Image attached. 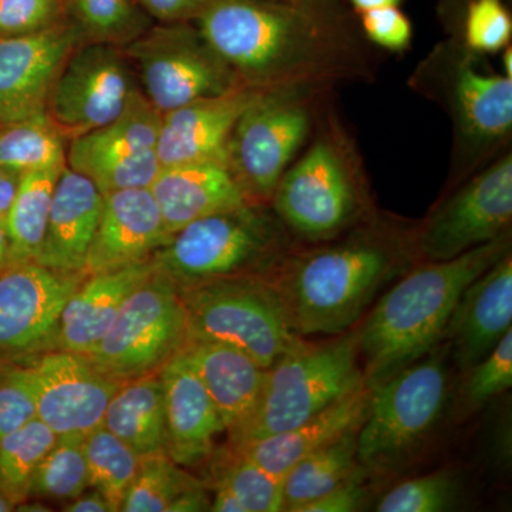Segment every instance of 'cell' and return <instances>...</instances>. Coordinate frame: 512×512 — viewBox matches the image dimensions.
<instances>
[{
    "mask_svg": "<svg viewBox=\"0 0 512 512\" xmlns=\"http://www.w3.org/2000/svg\"><path fill=\"white\" fill-rule=\"evenodd\" d=\"M194 23L251 89L325 90L373 76L369 53L340 3L210 0Z\"/></svg>",
    "mask_w": 512,
    "mask_h": 512,
    "instance_id": "1",
    "label": "cell"
},
{
    "mask_svg": "<svg viewBox=\"0 0 512 512\" xmlns=\"http://www.w3.org/2000/svg\"><path fill=\"white\" fill-rule=\"evenodd\" d=\"M412 256L414 231L370 215L325 245L293 249L275 285L293 332L302 339L346 332Z\"/></svg>",
    "mask_w": 512,
    "mask_h": 512,
    "instance_id": "2",
    "label": "cell"
},
{
    "mask_svg": "<svg viewBox=\"0 0 512 512\" xmlns=\"http://www.w3.org/2000/svg\"><path fill=\"white\" fill-rule=\"evenodd\" d=\"M511 252V231L448 261H421L384 293L359 330L367 386L429 355L464 289Z\"/></svg>",
    "mask_w": 512,
    "mask_h": 512,
    "instance_id": "3",
    "label": "cell"
},
{
    "mask_svg": "<svg viewBox=\"0 0 512 512\" xmlns=\"http://www.w3.org/2000/svg\"><path fill=\"white\" fill-rule=\"evenodd\" d=\"M409 86L436 101L453 124L451 188L505 153L512 136V79L460 37L439 43L414 70Z\"/></svg>",
    "mask_w": 512,
    "mask_h": 512,
    "instance_id": "4",
    "label": "cell"
},
{
    "mask_svg": "<svg viewBox=\"0 0 512 512\" xmlns=\"http://www.w3.org/2000/svg\"><path fill=\"white\" fill-rule=\"evenodd\" d=\"M271 205L293 237L315 244L369 217L362 164L342 128L323 121L311 146L282 175Z\"/></svg>",
    "mask_w": 512,
    "mask_h": 512,
    "instance_id": "5",
    "label": "cell"
},
{
    "mask_svg": "<svg viewBox=\"0 0 512 512\" xmlns=\"http://www.w3.org/2000/svg\"><path fill=\"white\" fill-rule=\"evenodd\" d=\"M295 237L278 215L248 202L188 224L171 235L156 258L170 279L198 285L248 269L276 268L295 249Z\"/></svg>",
    "mask_w": 512,
    "mask_h": 512,
    "instance_id": "6",
    "label": "cell"
},
{
    "mask_svg": "<svg viewBox=\"0 0 512 512\" xmlns=\"http://www.w3.org/2000/svg\"><path fill=\"white\" fill-rule=\"evenodd\" d=\"M359 332L326 345L289 353L266 369L254 412L232 434V444L301 426L333 403L365 386L359 366Z\"/></svg>",
    "mask_w": 512,
    "mask_h": 512,
    "instance_id": "7",
    "label": "cell"
},
{
    "mask_svg": "<svg viewBox=\"0 0 512 512\" xmlns=\"http://www.w3.org/2000/svg\"><path fill=\"white\" fill-rule=\"evenodd\" d=\"M370 387L365 419L357 430V461L369 471H389L414 456L437 426L448 399L444 357L431 352Z\"/></svg>",
    "mask_w": 512,
    "mask_h": 512,
    "instance_id": "8",
    "label": "cell"
},
{
    "mask_svg": "<svg viewBox=\"0 0 512 512\" xmlns=\"http://www.w3.org/2000/svg\"><path fill=\"white\" fill-rule=\"evenodd\" d=\"M192 286L183 298L187 338L241 350L264 369L305 348L275 286L229 278Z\"/></svg>",
    "mask_w": 512,
    "mask_h": 512,
    "instance_id": "9",
    "label": "cell"
},
{
    "mask_svg": "<svg viewBox=\"0 0 512 512\" xmlns=\"http://www.w3.org/2000/svg\"><path fill=\"white\" fill-rule=\"evenodd\" d=\"M323 90H258L232 128L229 173L255 204L271 202L276 185L313 128V96Z\"/></svg>",
    "mask_w": 512,
    "mask_h": 512,
    "instance_id": "10",
    "label": "cell"
},
{
    "mask_svg": "<svg viewBox=\"0 0 512 512\" xmlns=\"http://www.w3.org/2000/svg\"><path fill=\"white\" fill-rule=\"evenodd\" d=\"M143 94L161 114L242 87L194 22L160 23L123 47Z\"/></svg>",
    "mask_w": 512,
    "mask_h": 512,
    "instance_id": "11",
    "label": "cell"
},
{
    "mask_svg": "<svg viewBox=\"0 0 512 512\" xmlns=\"http://www.w3.org/2000/svg\"><path fill=\"white\" fill-rule=\"evenodd\" d=\"M187 339V312L173 281L157 272L121 306L96 348L87 355L101 372L137 379L164 366Z\"/></svg>",
    "mask_w": 512,
    "mask_h": 512,
    "instance_id": "12",
    "label": "cell"
},
{
    "mask_svg": "<svg viewBox=\"0 0 512 512\" xmlns=\"http://www.w3.org/2000/svg\"><path fill=\"white\" fill-rule=\"evenodd\" d=\"M512 153L505 151L451 188L414 231L420 261H448L511 231Z\"/></svg>",
    "mask_w": 512,
    "mask_h": 512,
    "instance_id": "13",
    "label": "cell"
},
{
    "mask_svg": "<svg viewBox=\"0 0 512 512\" xmlns=\"http://www.w3.org/2000/svg\"><path fill=\"white\" fill-rule=\"evenodd\" d=\"M134 90L123 47L82 42L57 74L46 114L64 140L72 141L116 119Z\"/></svg>",
    "mask_w": 512,
    "mask_h": 512,
    "instance_id": "14",
    "label": "cell"
},
{
    "mask_svg": "<svg viewBox=\"0 0 512 512\" xmlns=\"http://www.w3.org/2000/svg\"><path fill=\"white\" fill-rule=\"evenodd\" d=\"M18 370L37 419L59 439H84L103 426L111 396L123 383L101 372L89 357L60 349Z\"/></svg>",
    "mask_w": 512,
    "mask_h": 512,
    "instance_id": "15",
    "label": "cell"
},
{
    "mask_svg": "<svg viewBox=\"0 0 512 512\" xmlns=\"http://www.w3.org/2000/svg\"><path fill=\"white\" fill-rule=\"evenodd\" d=\"M82 42L70 20L30 35L0 37V126L46 113L57 74Z\"/></svg>",
    "mask_w": 512,
    "mask_h": 512,
    "instance_id": "16",
    "label": "cell"
},
{
    "mask_svg": "<svg viewBox=\"0 0 512 512\" xmlns=\"http://www.w3.org/2000/svg\"><path fill=\"white\" fill-rule=\"evenodd\" d=\"M80 275L53 271L37 262L10 264L0 271V355L45 345L56 333Z\"/></svg>",
    "mask_w": 512,
    "mask_h": 512,
    "instance_id": "17",
    "label": "cell"
},
{
    "mask_svg": "<svg viewBox=\"0 0 512 512\" xmlns=\"http://www.w3.org/2000/svg\"><path fill=\"white\" fill-rule=\"evenodd\" d=\"M170 238L150 188L109 192L103 195L84 274H100L146 261Z\"/></svg>",
    "mask_w": 512,
    "mask_h": 512,
    "instance_id": "18",
    "label": "cell"
},
{
    "mask_svg": "<svg viewBox=\"0 0 512 512\" xmlns=\"http://www.w3.org/2000/svg\"><path fill=\"white\" fill-rule=\"evenodd\" d=\"M256 93L258 90L242 86L222 96L192 101L164 113L157 140L161 167L194 163L227 165L232 128Z\"/></svg>",
    "mask_w": 512,
    "mask_h": 512,
    "instance_id": "19",
    "label": "cell"
},
{
    "mask_svg": "<svg viewBox=\"0 0 512 512\" xmlns=\"http://www.w3.org/2000/svg\"><path fill=\"white\" fill-rule=\"evenodd\" d=\"M512 255L507 254L464 289L448 322L457 365L467 372L512 329Z\"/></svg>",
    "mask_w": 512,
    "mask_h": 512,
    "instance_id": "20",
    "label": "cell"
},
{
    "mask_svg": "<svg viewBox=\"0 0 512 512\" xmlns=\"http://www.w3.org/2000/svg\"><path fill=\"white\" fill-rule=\"evenodd\" d=\"M165 453L177 466H195L211 453L224 423L200 377L180 352L163 366Z\"/></svg>",
    "mask_w": 512,
    "mask_h": 512,
    "instance_id": "21",
    "label": "cell"
},
{
    "mask_svg": "<svg viewBox=\"0 0 512 512\" xmlns=\"http://www.w3.org/2000/svg\"><path fill=\"white\" fill-rule=\"evenodd\" d=\"M158 272L156 259L90 275L64 305L55 333L57 349L87 356L106 335L121 306Z\"/></svg>",
    "mask_w": 512,
    "mask_h": 512,
    "instance_id": "22",
    "label": "cell"
},
{
    "mask_svg": "<svg viewBox=\"0 0 512 512\" xmlns=\"http://www.w3.org/2000/svg\"><path fill=\"white\" fill-rule=\"evenodd\" d=\"M101 207L99 188L66 165L57 178L37 264L63 274H83Z\"/></svg>",
    "mask_w": 512,
    "mask_h": 512,
    "instance_id": "23",
    "label": "cell"
},
{
    "mask_svg": "<svg viewBox=\"0 0 512 512\" xmlns=\"http://www.w3.org/2000/svg\"><path fill=\"white\" fill-rule=\"evenodd\" d=\"M150 191L170 235L208 215L251 202L227 165L217 163L161 167Z\"/></svg>",
    "mask_w": 512,
    "mask_h": 512,
    "instance_id": "24",
    "label": "cell"
},
{
    "mask_svg": "<svg viewBox=\"0 0 512 512\" xmlns=\"http://www.w3.org/2000/svg\"><path fill=\"white\" fill-rule=\"evenodd\" d=\"M178 352L200 377L229 436L237 433L254 412L266 369L241 350L210 340L187 338Z\"/></svg>",
    "mask_w": 512,
    "mask_h": 512,
    "instance_id": "25",
    "label": "cell"
},
{
    "mask_svg": "<svg viewBox=\"0 0 512 512\" xmlns=\"http://www.w3.org/2000/svg\"><path fill=\"white\" fill-rule=\"evenodd\" d=\"M369 396L370 387L365 384L301 426L234 444V451L268 473L285 478L303 458L329 446L349 430L357 429L365 419Z\"/></svg>",
    "mask_w": 512,
    "mask_h": 512,
    "instance_id": "26",
    "label": "cell"
},
{
    "mask_svg": "<svg viewBox=\"0 0 512 512\" xmlns=\"http://www.w3.org/2000/svg\"><path fill=\"white\" fill-rule=\"evenodd\" d=\"M161 117L163 114L143 92L134 90L116 119L70 141L66 151L67 167L79 173L90 164L157 151Z\"/></svg>",
    "mask_w": 512,
    "mask_h": 512,
    "instance_id": "27",
    "label": "cell"
},
{
    "mask_svg": "<svg viewBox=\"0 0 512 512\" xmlns=\"http://www.w3.org/2000/svg\"><path fill=\"white\" fill-rule=\"evenodd\" d=\"M103 426L141 457L165 453V404L161 377L148 373L121 383L111 396Z\"/></svg>",
    "mask_w": 512,
    "mask_h": 512,
    "instance_id": "28",
    "label": "cell"
},
{
    "mask_svg": "<svg viewBox=\"0 0 512 512\" xmlns=\"http://www.w3.org/2000/svg\"><path fill=\"white\" fill-rule=\"evenodd\" d=\"M63 168L29 171L20 177L18 192L3 224L9 241L8 265L36 262L45 239L57 178Z\"/></svg>",
    "mask_w": 512,
    "mask_h": 512,
    "instance_id": "29",
    "label": "cell"
},
{
    "mask_svg": "<svg viewBox=\"0 0 512 512\" xmlns=\"http://www.w3.org/2000/svg\"><path fill=\"white\" fill-rule=\"evenodd\" d=\"M357 430L359 427L349 430L289 470L284 478L285 511L298 512L303 505L329 493L355 473L360 467Z\"/></svg>",
    "mask_w": 512,
    "mask_h": 512,
    "instance_id": "30",
    "label": "cell"
},
{
    "mask_svg": "<svg viewBox=\"0 0 512 512\" xmlns=\"http://www.w3.org/2000/svg\"><path fill=\"white\" fill-rule=\"evenodd\" d=\"M64 141L46 113L0 126V167L20 174L66 167Z\"/></svg>",
    "mask_w": 512,
    "mask_h": 512,
    "instance_id": "31",
    "label": "cell"
},
{
    "mask_svg": "<svg viewBox=\"0 0 512 512\" xmlns=\"http://www.w3.org/2000/svg\"><path fill=\"white\" fill-rule=\"evenodd\" d=\"M64 9L84 42L124 47L151 28L137 0H64Z\"/></svg>",
    "mask_w": 512,
    "mask_h": 512,
    "instance_id": "32",
    "label": "cell"
},
{
    "mask_svg": "<svg viewBox=\"0 0 512 512\" xmlns=\"http://www.w3.org/2000/svg\"><path fill=\"white\" fill-rule=\"evenodd\" d=\"M57 439L53 430L35 417L0 441V485L15 507L30 497L37 467Z\"/></svg>",
    "mask_w": 512,
    "mask_h": 512,
    "instance_id": "33",
    "label": "cell"
},
{
    "mask_svg": "<svg viewBox=\"0 0 512 512\" xmlns=\"http://www.w3.org/2000/svg\"><path fill=\"white\" fill-rule=\"evenodd\" d=\"M83 447L89 487L103 494L114 510L120 511L143 457L104 426L87 434Z\"/></svg>",
    "mask_w": 512,
    "mask_h": 512,
    "instance_id": "34",
    "label": "cell"
},
{
    "mask_svg": "<svg viewBox=\"0 0 512 512\" xmlns=\"http://www.w3.org/2000/svg\"><path fill=\"white\" fill-rule=\"evenodd\" d=\"M198 484L165 453L143 457L120 511L168 512L178 495Z\"/></svg>",
    "mask_w": 512,
    "mask_h": 512,
    "instance_id": "35",
    "label": "cell"
},
{
    "mask_svg": "<svg viewBox=\"0 0 512 512\" xmlns=\"http://www.w3.org/2000/svg\"><path fill=\"white\" fill-rule=\"evenodd\" d=\"M84 439H57L37 467L30 495L53 501H70L89 488Z\"/></svg>",
    "mask_w": 512,
    "mask_h": 512,
    "instance_id": "36",
    "label": "cell"
},
{
    "mask_svg": "<svg viewBox=\"0 0 512 512\" xmlns=\"http://www.w3.org/2000/svg\"><path fill=\"white\" fill-rule=\"evenodd\" d=\"M218 485L237 497L245 512L285 511L284 478L268 473L234 451V460L218 474Z\"/></svg>",
    "mask_w": 512,
    "mask_h": 512,
    "instance_id": "37",
    "label": "cell"
},
{
    "mask_svg": "<svg viewBox=\"0 0 512 512\" xmlns=\"http://www.w3.org/2000/svg\"><path fill=\"white\" fill-rule=\"evenodd\" d=\"M457 36L464 46L481 55H494L510 46L512 18L504 0H470Z\"/></svg>",
    "mask_w": 512,
    "mask_h": 512,
    "instance_id": "38",
    "label": "cell"
},
{
    "mask_svg": "<svg viewBox=\"0 0 512 512\" xmlns=\"http://www.w3.org/2000/svg\"><path fill=\"white\" fill-rule=\"evenodd\" d=\"M458 484L448 473H431L403 481L383 495L379 512H441L457 503Z\"/></svg>",
    "mask_w": 512,
    "mask_h": 512,
    "instance_id": "39",
    "label": "cell"
},
{
    "mask_svg": "<svg viewBox=\"0 0 512 512\" xmlns=\"http://www.w3.org/2000/svg\"><path fill=\"white\" fill-rule=\"evenodd\" d=\"M464 399L470 406H481L512 386V329L493 350L467 370Z\"/></svg>",
    "mask_w": 512,
    "mask_h": 512,
    "instance_id": "40",
    "label": "cell"
},
{
    "mask_svg": "<svg viewBox=\"0 0 512 512\" xmlns=\"http://www.w3.org/2000/svg\"><path fill=\"white\" fill-rule=\"evenodd\" d=\"M63 20L64 0H0V37L30 35Z\"/></svg>",
    "mask_w": 512,
    "mask_h": 512,
    "instance_id": "41",
    "label": "cell"
},
{
    "mask_svg": "<svg viewBox=\"0 0 512 512\" xmlns=\"http://www.w3.org/2000/svg\"><path fill=\"white\" fill-rule=\"evenodd\" d=\"M359 16L360 29L373 45L394 53L404 52L412 45V20L399 6L367 10Z\"/></svg>",
    "mask_w": 512,
    "mask_h": 512,
    "instance_id": "42",
    "label": "cell"
},
{
    "mask_svg": "<svg viewBox=\"0 0 512 512\" xmlns=\"http://www.w3.org/2000/svg\"><path fill=\"white\" fill-rule=\"evenodd\" d=\"M35 417L32 394L20 377L18 367L3 373L0 376V441Z\"/></svg>",
    "mask_w": 512,
    "mask_h": 512,
    "instance_id": "43",
    "label": "cell"
},
{
    "mask_svg": "<svg viewBox=\"0 0 512 512\" xmlns=\"http://www.w3.org/2000/svg\"><path fill=\"white\" fill-rule=\"evenodd\" d=\"M366 468L360 466L355 473L329 493L303 505L298 512H353L362 510L366 503Z\"/></svg>",
    "mask_w": 512,
    "mask_h": 512,
    "instance_id": "44",
    "label": "cell"
},
{
    "mask_svg": "<svg viewBox=\"0 0 512 512\" xmlns=\"http://www.w3.org/2000/svg\"><path fill=\"white\" fill-rule=\"evenodd\" d=\"M140 8L160 23L194 22L210 0H137Z\"/></svg>",
    "mask_w": 512,
    "mask_h": 512,
    "instance_id": "45",
    "label": "cell"
},
{
    "mask_svg": "<svg viewBox=\"0 0 512 512\" xmlns=\"http://www.w3.org/2000/svg\"><path fill=\"white\" fill-rule=\"evenodd\" d=\"M211 500L201 484L188 488L175 498L168 512H201L210 511Z\"/></svg>",
    "mask_w": 512,
    "mask_h": 512,
    "instance_id": "46",
    "label": "cell"
},
{
    "mask_svg": "<svg viewBox=\"0 0 512 512\" xmlns=\"http://www.w3.org/2000/svg\"><path fill=\"white\" fill-rule=\"evenodd\" d=\"M66 512H116L113 505L109 503L103 494L99 491L92 490L90 493L80 494L79 497L73 498L66 507L63 508Z\"/></svg>",
    "mask_w": 512,
    "mask_h": 512,
    "instance_id": "47",
    "label": "cell"
},
{
    "mask_svg": "<svg viewBox=\"0 0 512 512\" xmlns=\"http://www.w3.org/2000/svg\"><path fill=\"white\" fill-rule=\"evenodd\" d=\"M20 177L22 174L0 167V222L2 224H5L12 202L15 200Z\"/></svg>",
    "mask_w": 512,
    "mask_h": 512,
    "instance_id": "48",
    "label": "cell"
},
{
    "mask_svg": "<svg viewBox=\"0 0 512 512\" xmlns=\"http://www.w3.org/2000/svg\"><path fill=\"white\" fill-rule=\"evenodd\" d=\"M468 2L470 0H441L439 6L440 19L448 32L451 33V36L458 35L461 15H463V10Z\"/></svg>",
    "mask_w": 512,
    "mask_h": 512,
    "instance_id": "49",
    "label": "cell"
},
{
    "mask_svg": "<svg viewBox=\"0 0 512 512\" xmlns=\"http://www.w3.org/2000/svg\"><path fill=\"white\" fill-rule=\"evenodd\" d=\"M212 512H245L244 507L228 488L215 484L214 498L211 501Z\"/></svg>",
    "mask_w": 512,
    "mask_h": 512,
    "instance_id": "50",
    "label": "cell"
},
{
    "mask_svg": "<svg viewBox=\"0 0 512 512\" xmlns=\"http://www.w3.org/2000/svg\"><path fill=\"white\" fill-rule=\"evenodd\" d=\"M403 0H349L357 15L367 10L386 8V6H400Z\"/></svg>",
    "mask_w": 512,
    "mask_h": 512,
    "instance_id": "51",
    "label": "cell"
},
{
    "mask_svg": "<svg viewBox=\"0 0 512 512\" xmlns=\"http://www.w3.org/2000/svg\"><path fill=\"white\" fill-rule=\"evenodd\" d=\"M9 264V241L5 225L0 222V271Z\"/></svg>",
    "mask_w": 512,
    "mask_h": 512,
    "instance_id": "52",
    "label": "cell"
},
{
    "mask_svg": "<svg viewBox=\"0 0 512 512\" xmlns=\"http://www.w3.org/2000/svg\"><path fill=\"white\" fill-rule=\"evenodd\" d=\"M503 52V56H501V66H503V74L504 76L510 77L512 79V47L507 46L505 49L501 50Z\"/></svg>",
    "mask_w": 512,
    "mask_h": 512,
    "instance_id": "53",
    "label": "cell"
},
{
    "mask_svg": "<svg viewBox=\"0 0 512 512\" xmlns=\"http://www.w3.org/2000/svg\"><path fill=\"white\" fill-rule=\"evenodd\" d=\"M276 2L293 3V5L326 6L340 3V0H276Z\"/></svg>",
    "mask_w": 512,
    "mask_h": 512,
    "instance_id": "54",
    "label": "cell"
},
{
    "mask_svg": "<svg viewBox=\"0 0 512 512\" xmlns=\"http://www.w3.org/2000/svg\"><path fill=\"white\" fill-rule=\"evenodd\" d=\"M15 510V504L10 501L8 495L3 491L2 485H0V512H9Z\"/></svg>",
    "mask_w": 512,
    "mask_h": 512,
    "instance_id": "55",
    "label": "cell"
}]
</instances>
